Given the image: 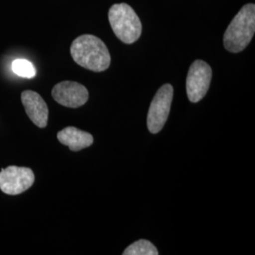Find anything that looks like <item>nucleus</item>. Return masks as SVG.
<instances>
[{
    "label": "nucleus",
    "instance_id": "obj_1",
    "mask_svg": "<svg viewBox=\"0 0 255 255\" xmlns=\"http://www.w3.org/2000/svg\"><path fill=\"white\" fill-rule=\"evenodd\" d=\"M70 53L76 64L94 72L105 71L111 64L108 47L100 38L91 34L76 38L70 47Z\"/></svg>",
    "mask_w": 255,
    "mask_h": 255
},
{
    "label": "nucleus",
    "instance_id": "obj_2",
    "mask_svg": "<svg viewBox=\"0 0 255 255\" xmlns=\"http://www.w3.org/2000/svg\"><path fill=\"white\" fill-rule=\"evenodd\" d=\"M255 32V5L243 6L230 23L224 36L225 48L233 53L244 50L251 43Z\"/></svg>",
    "mask_w": 255,
    "mask_h": 255
},
{
    "label": "nucleus",
    "instance_id": "obj_3",
    "mask_svg": "<svg viewBox=\"0 0 255 255\" xmlns=\"http://www.w3.org/2000/svg\"><path fill=\"white\" fill-rule=\"evenodd\" d=\"M114 33L125 44L136 42L142 33V24L136 12L126 3L113 5L108 13Z\"/></svg>",
    "mask_w": 255,
    "mask_h": 255
},
{
    "label": "nucleus",
    "instance_id": "obj_4",
    "mask_svg": "<svg viewBox=\"0 0 255 255\" xmlns=\"http://www.w3.org/2000/svg\"><path fill=\"white\" fill-rule=\"evenodd\" d=\"M173 86L169 83L163 85L154 96L147 113L146 125L151 133L162 130L168 119L173 100Z\"/></svg>",
    "mask_w": 255,
    "mask_h": 255
},
{
    "label": "nucleus",
    "instance_id": "obj_5",
    "mask_svg": "<svg viewBox=\"0 0 255 255\" xmlns=\"http://www.w3.org/2000/svg\"><path fill=\"white\" fill-rule=\"evenodd\" d=\"M35 181L33 171L28 167L10 165L0 171V190L15 196L29 189Z\"/></svg>",
    "mask_w": 255,
    "mask_h": 255
},
{
    "label": "nucleus",
    "instance_id": "obj_6",
    "mask_svg": "<svg viewBox=\"0 0 255 255\" xmlns=\"http://www.w3.org/2000/svg\"><path fill=\"white\" fill-rule=\"evenodd\" d=\"M212 68L204 61L197 60L191 64L186 78V92L191 102L201 101L209 90Z\"/></svg>",
    "mask_w": 255,
    "mask_h": 255
},
{
    "label": "nucleus",
    "instance_id": "obj_7",
    "mask_svg": "<svg viewBox=\"0 0 255 255\" xmlns=\"http://www.w3.org/2000/svg\"><path fill=\"white\" fill-rule=\"evenodd\" d=\"M51 95L56 102L67 108H79L84 105L89 98V93L85 86L70 81L57 83Z\"/></svg>",
    "mask_w": 255,
    "mask_h": 255
},
{
    "label": "nucleus",
    "instance_id": "obj_8",
    "mask_svg": "<svg viewBox=\"0 0 255 255\" xmlns=\"http://www.w3.org/2000/svg\"><path fill=\"white\" fill-rule=\"evenodd\" d=\"M21 101L32 123L37 127L46 128L48 120V108L43 98L36 92L26 90L21 94Z\"/></svg>",
    "mask_w": 255,
    "mask_h": 255
},
{
    "label": "nucleus",
    "instance_id": "obj_9",
    "mask_svg": "<svg viewBox=\"0 0 255 255\" xmlns=\"http://www.w3.org/2000/svg\"><path fill=\"white\" fill-rule=\"evenodd\" d=\"M57 138L61 144L68 146L72 151H80L94 143L92 134L75 127L64 128L58 132Z\"/></svg>",
    "mask_w": 255,
    "mask_h": 255
},
{
    "label": "nucleus",
    "instance_id": "obj_10",
    "mask_svg": "<svg viewBox=\"0 0 255 255\" xmlns=\"http://www.w3.org/2000/svg\"><path fill=\"white\" fill-rule=\"evenodd\" d=\"M158 250L148 240L140 239L128 247L123 255H158Z\"/></svg>",
    "mask_w": 255,
    "mask_h": 255
},
{
    "label": "nucleus",
    "instance_id": "obj_11",
    "mask_svg": "<svg viewBox=\"0 0 255 255\" xmlns=\"http://www.w3.org/2000/svg\"><path fill=\"white\" fill-rule=\"evenodd\" d=\"M12 70L19 77L31 79L34 78L36 75V70L33 64L27 60H15L12 63Z\"/></svg>",
    "mask_w": 255,
    "mask_h": 255
}]
</instances>
